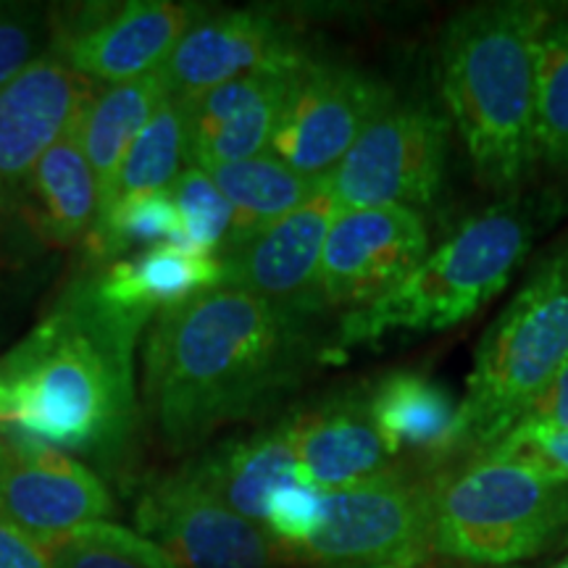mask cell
<instances>
[{"mask_svg": "<svg viewBox=\"0 0 568 568\" xmlns=\"http://www.w3.org/2000/svg\"><path fill=\"white\" fill-rule=\"evenodd\" d=\"M132 355L134 343L63 295L0 361L11 395L3 422L53 447L111 460L138 418Z\"/></svg>", "mask_w": 568, "mask_h": 568, "instance_id": "7a4b0ae2", "label": "cell"}, {"mask_svg": "<svg viewBox=\"0 0 568 568\" xmlns=\"http://www.w3.org/2000/svg\"><path fill=\"white\" fill-rule=\"evenodd\" d=\"M568 537V485L497 456H471L432 487V552L477 566L542 556Z\"/></svg>", "mask_w": 568, "mask_h": 568, "instance_id": "8992f818", "label": "cell"}, {"mask_svg": "<svg viewBox=\"0 0 568 568\" xmlns=\"http://www.w3.org/2000/svg\"><path fill=\"white\" fill-rule=\"evenodd\" d=\"M552 568H568V556H566L564 560H558V564H556V566H552Z\"/></svg>", "mask_w": 568, "mask_h": 568, "instance_id": "8d00e7d4", "label": "cell"}, {"mask_svg": "<svg viewBox=\"0 0 568 568\" xmlns=\"http://www.w3.org/2000/svg\"><path fill=\"white\" fill-rule=\"evenodd\" d=\"M435 477L406 466L366 485L324 493L316 535L290 560L326 568H414L432 552Z\"/></svg>", "mask_w": 568, "mask_h": 568, "instance_id": "52a82bcc", "label": "cell"}, {"mask_svg": "<svg viewBox=\"0 0 568 568\" xmlns=\"http://www.w3.org/2000/svg\"><path fill=\"white\" fill-rule=\"evenodd\" d=\"M134 524L176 568H274L282 560L266 531L234 514L190 464L140 495Z\"/></svg>", "mask_w": 568, "mask_h": 568, "instance_id": "8fae6325", "label": "cell"}, {"mask_svg": "<svg viewBox=\"0 0 568 568\" xmlns=\"http://www.w3.org/2000/svg\"><path fill=\"white\" fill-rule=\"evenodd\" d=\"M182 219V245L190 253L222 255L230 245L234 211L205 169L187 166L169 190Z\"/></svg>", "mask_w": 568, "mask_h": 568, "instance_id": "f1b7e54d", "label": "cell"}, {"mask_svg": "<svg viewBox=\"0 0 568 568\" xmlns=\"http://www.w3.org/2000/svg\"><path fill=\"white\" fill-rule=\"evenodd\" d=\"M190 466L234 514L258 527L264 524L266 506L276 489L301 479L284 422L251 437L224 443Z\"/></svg>", "mask_w": 568, "mask_h": 568, "instance_id": "7402d4cb", "label": "cell"}, {"mask_svg": "<svg viewBox=\"0 0 568 568\" xmlns=\"http://www.w3.org/2000/svg\"><path fill=\"white\" fill-rule=\"evenodd\" d=\"M510 432H568V361L506 435Z\"/></svg>", "mask_w": 568, "mask_h": 568, "instance_id": "d6a6232c", "label": "cell"}, {"mask_svg": "<svg viewBox=\"0 0 568 568\" xmlns=\"http://www.w3.org/2000/svg\"><path fill=\"white\" fill-rule=\"evenodd\" d=\"M450 122L426 103H393L332 169L337 209H426L445 184Z\"/></svg>", "mask_w": 568, "mask_h": 568, "instance_id": "ba28073f", "label": "cell"}, {"mask_svg": "<svg viewBox=\"0 0 568 568\" xmlns=\"http://www.w3.org/2000/svg\"><path fill=\"white\" fill-rule=\"evenodd\" d=\"M477 456L516 460L568 485V432H510Z\"/></svg>", "mask_w": 568, "mask_h": 568, "instance_id": "1f68e13d", "label": "cell"}, {"mask_svg": "<svg viewBox=\"0 0 568 568\" xmlns=\"http://www.w3.org/2000/svg\"><path fill=\"white\" fill-rule=\"evenodd\" d=\"M101 92L61 55L45 51L0 88V174L17 190Z\"/></svg>", "mask_w": 568, "mask_h": 568, "instance_id": "e0dca14e", "label": "cell"}, {"mask_svg": "<svg viewBox=\"0 0 568 568\" xmlns=\"http://www.w3.org/2000/svg\"><path fill=\"white\" fill-rule=\"evenodd\" d=\"M9 408H11V395H9V387L3 385V379H0V422H3L6 416H9Z\"/></svg>", "mask_w": 568, "mask_h": 568, "instance_id": "d590c367", "label": "cell"}, {"mask_svg": "<svg viewBox=\"0 0 568 568\" xmlns=\"http://www.w3.org/2000/svg\"><path fill=\"white\" fill-rule=\"evenodd\" d=\"M166 98V84L155 71V74L138 77V80L122 84H105L90 103L82 124V148L98 180L101 203L111 193L113 180H116L134 138L151 122V116Z\"/></svg>", "mask_w": 568, "mask_h": 568, "instance_id": "cb8c5ba5", "label": "cell"}, {"mask_svg": "<svg viewBox=\"0 0 568 568\" xmlns=\"http://www.w3.org/2000/svg\"><path fill=\"white\" fill-rule=\"evenodd\" d=\"M95 264H111L132 247L182 245V219L172 193L126 197L95 219L84 240Z\"/></svg>", "mask_w": 568, "mask_h": 568, "instance_id": "4316f807", "label": "cell"}, {"mask_svg": "<svg viewBox=\"0 0 568 568\" xmlns=\"http://www.w3.org/2000/svg\"><path fill=\"white\" fill-rule=\"evenodd\" d=\"M201 9L172 0L74 3L48 11V51L95 84L155 74Z\"/></svg>", "mask_w": 568, "mask_h": 568, "instance_id": "9c48e42d", "label": "cell"}, {"mask_svg": "<svg viewBox=\"0 0 568 568\" xmlns=\"http://www.w3.org/2000/svg\"><path fill=\"white\" fill-rule=\"evenodd\" d=\"M222 282L224 266L219 255L159 245L130 258L124 255L111 264H98L71 284L67 295L111 332L138 345L151 318L222 287Z\"/></svg>", "mask_w": 568, "mask_h": 568, "instance_id": "5bb4252c", "label": "cell"}, {"mask_svg": "<svg viewBox=\"0 0 568 568\" xmlns=\"http://www.w3.org/2000/svg\"><path fill=\"white\" fill-rule=\"evenodd\" d=\"M111 514V493L82 460L0 422V521L59 545Z\"/></svg>", "mask_w": 568, "mask_h": 568, "instance_id": "7c38bea8", "label": "cell"}, {"mask_svg": "<svg viewBox=\"0 0 568 568\" xmlns=\"http://www.w3.org/2000/svg\"><path fill=\"white\" fill-rule=\"evenodd\" d=\"M32 240V232L27 230L24 219H21L17 195H13L6 176L0 174V264L6 258H17Z\"/></svg>", "mask_w": 568, "mask_h": 568, "instance_id": "e575fe53", "label": "cell"}, {"mask_svg": "<svg viewBox=\"0 0 568 568\" xmlns=\"http://www.w3.org/2000/svg\"><path fill=\"white\" fill-rule=\"evenodd\" d=\"M368 414L397 464L437 468L460 458L458 403L422 372L387 374L368 389Z\"/></svg>", "mask_w": 568, "mask_h": 568, "instance_id": "ffe728a7", "label": "cell"}, {"mask_svg": "<svg viewBox=\"0 0 568 568\" xmlns=\"http://www.w3.org/2000/svg\"><path fill=\"white\" fill-rule=\"evenodd\" d=\"M529 245L531 222L518 203H497L468 216L387 295L339 316L335 347L445 332L468 322L508 287Z\"/></svg>", "mask_w": 568, "mask_h": 568, "instance_id": "277c9868", "label": "cell"}, {"mask_svg": "<svg viewBox=\"0 0 568 568\" xmlns=\"http://www.w3.org/2000/svg\"><path fill=\"white\" fill-rule=\"evenodd\" d=\"M535 153L568 176V21L550 17L537 42Z\"/></svg>", "mask_w": 568, "mask_h": 568, "instance_id": "484cf974", "label": "cell"}, {"mask_svg": "<svg viewBox=\"0 0 568 568\" xmlns=\"http://www.w3.org/2000/svg\"><path fill=\"white\" fill-rule=\"evenodd\" d=\"M303 485L339 493L385 477L403 464L389 456L368 414V389L332 395L284 418Z\"/></svg>", "mask_w": 568, "mask_h": 568, "instance_id": "ac0fdd59", "label": "cell"}, {"mask_svg": "<svg viewBox=\"0 0 568 568\" xmlns=\"http://www.w3.org/2000/svg\"><path fill=\"white\" fill-rule=\"evenodd\" d=\"M337 211L329 182L324 180L308 203L247 243L226 247L219 255L224 266L222 284L264 297L287 314L318 322L326 314L322 255Z\"/></svg>", "mask_w": 568, "mask_h": 568, "instance_id": "9a60e30c", "label": "cell"}, {"mask_svg": "<svg viewBox=\"0 0 568 568\" xmlns=\"http://www.w3.org/2000/svg\"><path fill=\"white\" fill-rule=\"evenodd\" d=\"M316 324L226 284L155 316L142 400L163 443L190 450L280 400L324 351Z\"/></svg>", "mask_w": 568, "mask_h": 568, "instance_id": "6da1fadb", "label": "cell"}, {"mask_svg": "<svg viewBox=\"0 0 568 568\" xmlns=\"http://www.w3.org/2000/svg\"><path fill=\"white\" fill-rule=\"evenodd\" d=\"M311 59L240 77L187 103L190 166L209 169L268 153L297 69Z\"/></svg>", "mask_w": 568, "mask_h": 568, "instance_id": "d6986e66", "label": "cell"}, {"mask_svg": "<svg viewBox=\"0 0 568 568\" xmlns=\"http://www.w3.org/2000/svg\"><path fill=\"white\" fill-rule=\"evenodd\" d=\"M308 55L297 34L274 13L255 9L197 13L159 74L169 98L193 103L205 92Z\"/></svg>", "mask_w": 568, "mask_h": 568, "instance_id": "2e32d148", "label": "cell"}, {"mask_svg": "<svg viewBox=\"0 0 568 568\" xmlns=\"http://www.w3.org/2000/svg\"><path fill=\"white\" fill-rule=\"evenodd\" d=\"M550 17L531 3H487L460 11L445 30L443 98L489 193H516L537 161V42Z\"/></svg>", "mask_w": 568, "mask_h": 568, "instance_id": "3957f363", "label": "cell"}, {"mask_svg": "<svg viewBox=\"0 0 568 568\" xmlns=\"http://www.w3.org/2000/svg\"><path fill=\"white\" fill-rule=\"evenodd\" d=\"M187 166V103L166 98L126 151L111 193L103 197L101 209H98V216L126 197L169 193Z\"/></svg>", "mask_w": 568, "mask_h": 568, "instance_id": "d4e9b609", "label": "cell"}, {"mask_svg": "<svg viewBox=\"0 0 568 568\" xmlns=\"http://www.w3.org/2000/svg\"><path fill=\"white\" fill-rule=\"evenodd\" d=\"M429 253L424 216L410 209H339L326 232L322 297L326 311L366 308L397 287Z\"/></svg>", "mask_w": 568, "mask_h": 568, "instance_id": "4fadbf2b", "label": "cell"}, {"mask_svg": "<svg viewBox=\"0 0 568 568\" xmlns=\"http://www.w3.org/2000/svg\"><path fill=\"white\" fill-rule=\"evenodd\" d=\"M379 568H393V566H379Z\"/></svg>", "mask_w": 568, "mask_h": 568, "instance_id": "74e56055", "label": "cell"}, {"mask_svg": "<svg viewBox=\"0 0 568 568\" xmlns=\"http://www.w3.org/2000/svg\"><path fill=\"white\" fill-rule=\"evenodd\" d=\"M48 51V11L27 3H0V88Z\"/></svg>", "mask_w": 568, "mask_h": 568, "instance_id": "4dcf8cb0", "label": "cell"}, {"mask_svg": "<svg viewBox=\"0 0 568 568\" xmlns=\"http://www.w3.org/2000/svg\"><path fill=\"white\" fill-rule=\"evenodd\" d=\"M393 103V90L376 77L311 55L297 69L268 153L297 174L324 180Z\"/></svg>", "mask_w": 568, "mask_h": 568, "instance_id": "30bf717a", "label": "cell"}, {"mask_svg": "<svg viewBox=\"0 0 568 568\" xmlns=\"http://www.w3.org/2000/svg\"><path fill=\"white\" fill-rule=\"evenodd\" d=\"M568 361V243L531 268L481 337L458 403L460 458L493 447Z\"/></svg>", "mask_w": 568, "mask_h": 568, "instance_id": "5b68a950", "label": "cell"}, {"mask_svg": "<svg viewBox=\"0 0 568 568\" xmlns=\"http://www.w3.org/2000/svg\"><path fill=\"white\" fill-rule=\"evenodd\" d=\"M55 545L0 521V568H53Z\"/></svg>", "mask_w": 568, "mask_h": 568, "instance_id": "836d02e7", "label": "cell"}, {"mask_svg": "<svg viewBox=\"0 0 568 568\" xmlns=\"http://www.w3.org/2000/svg\"><path fill=\"white\" fill-rule=\"evenodd\" d=\"M82 124L63 134L17 190L21 219L40 243H84L98 219L101 190L84 155Z\"/></svg>", "mask_w": 568, "mask_h": 568, "instance_id": "44dd1931", "label": "cell"}, {"mask_svg": "<svg viewBox=\"0 0 568 568\" xmlns=\"http://www.w3.org/2000/svg\"><path fill=\"white\" fill-rule=\"evenodd\" d=\"M53 568H176L159 545L140 531L92 521L55 545Z\"/></svg>", "mask_w": 568, "mask_h": 568, "instance_id": "83f0119b", "label": "cell"}, {"mask_svg": "<svg viewBox=\"0 0 568 568\" xmlns=\"http://www.w3.org/2000/svg\"><path fill=\"white\" fill-rule=\"evenodd\" d=\"M209 174L234 211L232 237L226 247L247 243L255 234L282 222L284 216L308 203L326 180V176L324 180H311V176L297 174L295 169L274 159L272 153L255 155L247 161L222 163V166L209 169Z\"/></svg>", "mask_w": 568, "mask_h": 568, "instance_id": "603a6c76", "label": "cell"}, {"mask_svg": "<svg viewBox=\"0 0 568 568\" xmlns=\"http://www.w3.org/2000/svg\"><path fill=\"white\" fill-rule=\"evenodd\" d=\"M324 510V493L303 485L301 479L287 481L272 495L266 506V516L261 529L266 531L268 539L276 545L282 560L293 558L316 535L322 524Z\"/></svg>", "mask_w": 568, "mask_h": 568, "instance_id": "f546056e", "label": "cell"}]
</instances>
